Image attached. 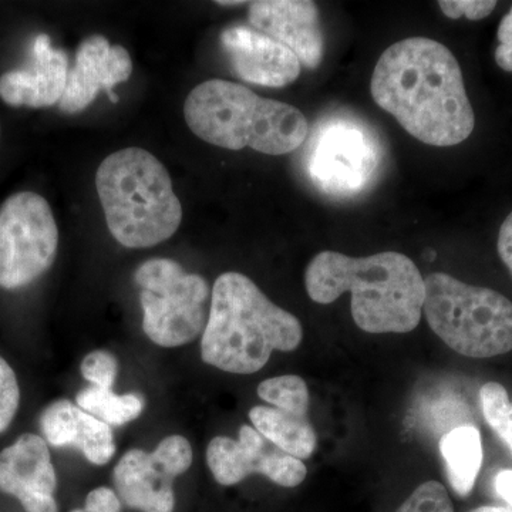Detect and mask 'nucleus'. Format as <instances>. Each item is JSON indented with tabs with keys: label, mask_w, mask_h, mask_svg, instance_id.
Here are the masks:
<instances>
[{
	"label": "nucleus",
	"mask_w": 512,
	"mask_h": 512,
	"mask_svg": "<svg viewBox=\"0 0 512 512\" xmlns=\"http://www.w3.org/2000/svg\"><path fill=\"white\" fill-rule=\"evenodd\" d=\"M370 90L380 109L429 146H457L476 127L460 64L429 37H409L383 52Z\"/></svg>",
	"instance_id": "obj_1"
},
{
	"label": "nucleus",
	"mask_w": 512,
	"mask_h": 512,
	"mask_svg": "<svg viewBox=\"0 0 512 512\" xmlns=\"http://www.w3.org/2000/svg\"><path fill=\"white\" fill-rule=\"evenodd\" d=\"M305 288L320 305L350 292L353 320L373 335L412 332L419 326L426 296L419 268L399 252L365 258L320 252L306 268Z\"/></svg>",
	"instance_id": "obj_2"
},
{
	"label": "nucleus",
	"mask_w": 512,
	"mask_h": 512,
	"mask_svg": "<svg viewBox=\"0 0 512 512\" xmlns=\"http://www.w3.org/2000/svg\"><path fill=\"white\" fill-rule=\"evenodd\" d=\"M302 339L299 319L269 301L248 276L225 272L215 281L201 338L204 363L234 375H252L276 350L293 352Z\"/></svg>",
	"instance_id": "obj_3"
},
{
	"label": "nucleus",
	"mask_w": 512,
	"mask_h": 512,
	"mask_svg": "<svg viewBox=\"0 0 512 512\" xmlns=\"http://www.w3.org/2000/svg\"><path fill=\"white\" fill-rule=\"evenodd\" d=\"M184 117L195 136L227 150L249 147L284 156L308 137V120L301 110L227 80L195 87L185 100Z\"/></svg>",
	"instance_id": "obj_4"
},
{
	"label": "nucleus",
	"mask_w": 512,
	"mask_h": 512,
	"mask_svg": "<svg viewBox=\"0 0 512 512\" xmlns=\"http://www.w3.org/2000/svg\"><path fill=\"white\" fill-rule=\"evenodd\" d=\"M96 188L110 234L123 247H154L180 228L183 207L170 174L143 148L110 154L97 170Z\"/></svg>",
	"instance_id": "obj_5"
},
{
	"label": "nucleus",
	"mask_w": 512,
	"mask_h": 512,
	"mask_svg": "<svg viewBox=\"0 0 512 512\" xmlns=\"http://www.w3.org/2000/svg\"><path fill=\"white\" fill-rule=\"evenodd\" d=\"M423 312L431 330L454 352L488 359L512 350V302L503 293L436 272L424 279Z\"/></svg>",
	"instance_id": "obj_6"
},
{
	"label": "nucleus",
	"mask_w": 512,
	"mask_h": 512,
	"mask_svg": "<svg viewBox=\"0 0 512 512\" xmlns=\"http://www.w3.org/2000/svg\"><path fill=\"white\" fill-rule=\"evenodd\" d=\"M147 338L161 348L187 345L204 332L211 308L208 282L173 259H148L134 275Z\"/></svg>",
	"instance_id": "obj_7"
},
{
	"label": "nucleus",
	"mask_w": 512,
	"mask_h": 512,
	"mask_svg": "<svg viewBox=\"0 0 512 512\" xmlns=\"http://www.w3.org/2000/svg\"><path fill=\"white\" fill-rule=\"evenodd\" d=\"M59 229L49 202L32 191L0 205V288L28 286L52 268Z\"/></svg>",
	"instance_id": "obj_8"
},
{
	"label": "nucleus",
	"mask_w": 512,
	"mask_h": 512,
	"mask_svg": "<svg viewBox=\"0 0 512 512\" xmlns=\"http://www.w3.org/2000/svg\"><path fill=\"white\" fill-rule=\"evenodd\" d=\"M192 464L190 441L170 436L153 453L128 450L113 471V483L121 503L141 512H173V481Z\"/></svg>",
	"instance_id": "obj_9"
},
{
	"label": "nucleus",
	"mask_w": 512,
	"mask_h": 512,
	"mask_svg": "<svg viewBox=\"0 0 512 512\" xmlns=\"http://www.w3.org/2000/svg\"><path fill=\"white\" fill-rule=\"evenodd\" d=\"M379 164L373 137L348 120L329 121L313 138L308 171L320 190L353 195L366 187Z\"/></svg>",
	"instance_id": "obj_10"
},
{
	"label": "nucleus",
	"mask_w": 512,
	"mask_h": 512,
	"mask_svg": "<svg viewBox=\"0 0 512 512\" xmlns=\"http://www.w3.org/2000/svg\"><path fill=\"white\" fill-rule=\"evenodd\" d=\"M207 463L221 485H235L259 474L276 485L293 488L308 476L302 460L279 450L252 426H242L238 440L222 436L212 439L207 447Z\"/></svg>",
	"instance_id": "obj_11"
},
{
	"label": "nucleus",
	"mask_w": 512,
	"mask_h": 512,
	"mask_svg": "<svg viewBox=\"0 0 512 512\" xmlns=\"http://www.w3.org/2000/svg\"><path fill=\"white\" fill-rule=\"evenodd\" d=\"M57 474L46 440L22 434L0 453V493L15 498L25 512H59Z\"/></svg>",
	"instance_id": "obj_12"
},
{
	"label": "nucleus",
	"mask_w": 512,
	"mask_h": 512,
	"mask_svg": "<svg viewBox=\"0 0 512 512\" xmlns=\"http://www.w3.org/2000/svg\"><path fill=\"white\" fill-rule=\"evenodd\" d=\"M131 73L133 62L123 46H111L104 36L87 37L77 49L76 63L67 74L60 110L66 114L82 113L96 100L100 90H106L109 99L117 103L119 97L113 89L127 82Z\"/></svg>",
	"instance_id": "obj_13"
},
{
	"label": "nucleus",
	"mask_w": 512,
	"mask_h": 512,
	"mask_svg": "<svg viewBox=\"0 0 512 512\" xmlns=\"http://www.w3.org/2000/svg\"><path fill=\"white\" fill-rule=\"evenodd\" d=\"M249 23L295 53L308 69H318L325 53L319 9L311 0H256L249 3Z\"/></svg>",
	"instance_id": "obj_14"
},
{
	"label": "nucleus",
	"mask_w": 512,
	"mask_h": 512,
	"mask_svg": "<svg viewBox=\"0 0 512 512\" xmlns=\"http://www.w3.org/2000/svg\"><path fill=\"white\" fill-rule=\"evenodd\" d=\"M221 45L232 70L244 82L281 89L301 74L295 53L258 30L245 26L224 30Z\"/></svg>",
	"instance_id": "obj_15"
},
{
	"label": "nucleus",
	"mask_w": 512,
	"mask_h": 512,
	"mask_svg": "<svg viewBox=\"0 0 512 512\" xmlns=\"http://www.w3.org/2000/svg\"><path fill=\"white\" fill-rule=\"evenodd\" d=\"M69 74V57L53 49L47 35L36 37L32 63L25 69L10 70L0 77V99L13 107L45 109L62 100Z\"/></svg>",
	"instance_id": "obj_16"
},
{
	"label": "nucleus",
	"mask_w": 512,
	"mask_h": 512,
	"mask_svg": "<svg viewBox=\"0 0 512 512\" xmlns=\"http://www.w3.org/2000/svg\"><path fill=\"white\" fill-rule=\"evenodd\" d=\"M43 439L53 447H74L94 466L110 463L116 444L113 430L69 400H56L40 416Z\"/></svg>",
	"instance_id": "obj_17"
},
{
	"label": "nucleus",
	"mask_w": 512,
	"mask_h": 512,
	"mask_svg": "<svg viewBox=\"0 0 512 512\" xmlns=\"http://www.w3.org/2000/svg\"><path fill=\"white\" fill-rule=\"evenodd\" d=\"M249 420L261 436L289 456L306 460L315 451L318 437L308 417L295 416L275 407L255 406L249 412Z\"/></svg>",
	"instance_id": "obj_18"
},
{
	"label": "nucleus",
	"mask_w": 512,
	"mask_h": 512,
	"mask_svg": "<svg viewBox=\"0 0 512 512\" xmlns=\"http://www.w3.org/2000/svg\"><path fill=\"white\" fill-rule=\"evenodd\" d=\"M441 456L446 463L448 483L458 497L473 491L483 466V441L477 427L464 424L448 431L440 440Z\"/></svg>",
	"instance_id": "obj_19"
},
{
	"label": "nucleus",
	"mask_w": 512,
	"mask_h": 512,
	"mask_svg": "<svg viewBox=\"0 0 512 512\" xmlns=\"http://www.w3.org/2000/svg\"><path fill=\"white\" fill-rule=\"evenodd\" d=\"M77 406L84 412L109 424V426H124L136 420L144 409L143 399L137 394L119 396L111 390L90 386L80 390L76 396Z\"/></svg>",
	"instance_id": "obj_20"
},
{
	"label": "nucleus",
	"mask_w": 512,
	"mask_h": 512,
	"mask_svg": "<svg viewBox=\"0 0 512 512\" xmlns=\"http://www.w3.org/2000/svg\"><path fill=\"white\" fill-rule=\"evenodd\" d=\"M258 396L282 412L308 417L309 389L302 377L284 375L266 379L258 386Z\"/></svg>",
	"instance_id": "obj_21"
},
{
	"label": "nucleus",
	"mask_w": 512,
	"mask_h": 512,
	"mask_svg": "<svg viewBox=\"0 0 512 512\" xmlns=\"http://www.w3.org/2000/svg\"><path fill=\"white\" fill-rule=\"evenodd\" d=\"M481 410L488 426L507 444L512 453V403L503 384L485 383L480 389Z\"/></svg>",
	"instance_id": "obj_22"
},
{
	"label": "nucleus",
	"mask_w": 512,
	"mask_h": 512,
	"mask_svg": "<svg viewBox=\"0 0 512 512\" xmlns=\"http://www.w3.org/2000/svg\"><path fill=\"white\" fill-rule=\"evenodd\" d=\"M396 512H454L447 488L439 481L420 484Z\"/></svg>",
	"instance_id": "obj_23"
},
{
	"label": "nucleus",
	"mask_w": 512,
	"mask_h": 512,
	"mask_svg": "<svg viewBox=\"0 0 512 512\" xmlns=\"http://www.w3.org/2000/svg\"><path fill=\"white\" fill-rule=\"evenodd\" d=\"M80 372L87 382L92 383L94 387L111 390L117 372H119V363L116 357L106 350H94L84 357Z\"/></svg>",
	"instance_id": "obj_24"
},
{
	"label": "nucleus",
	"mask_w": 512,
	"mask_h": 512,
	"mask_svg": "<svg viewBox=\"0 0 512 512\" xmlns=\"http://www.w3.org/2000/svg\"><path fill=\"white\" fill-rule=\"evenodd\" d=\"M19 403L18 377L9 363L0 356V434L12 424L18 413Z\"/></svg>",
	"instance_id": "obj_25"
},
{
	"label": "nucleus",
	"mask_w": 512,
	"mask_h": 512,
	"mask_svg": "<svg viewBox=\"0 0 512 512\" xmlns=\"http://www.w3.org/2000/svg\"><path fill=\"white\" fill-rule=\"evenodd\" d=\"M441 12L450 19L481 20L494 12V0H440Z\"/></svg>",
	"instance_id": "obj_26"
},
{
	"label": "nucleus",
	"mask_w": 512,
	"mask_h": 512,
	"mask_svg": "<svg viewBox=\"0 0 512 512\" xmlns=\"http://www.w3.org/2000/svg\"><path fill=\"white\" fill-rule=\"evenodd\" d=\"M498 47L495 49V62L504 72H512V8L498 26Z\"/></svg>",
	"instance_id": "obj_27"
},
{
	"label": "nucleus",
	"mask_w": 512,
	"mask_h": 512,
	"mask_svg": "<svg viewBox=\"0 0 512 512\" xmlns=\"http://www.w3.org/2000/svg\"><path fill=\"white\" fill-rule=\"evenodd\" d=\"M86 512H120L121 501L116 491L107 487H97L87 495L84 503Z\"/></svg>",
	"instance_id": "obj_28"
},
{
	"label": "nucleus",
	"mask_w": 512,
	"mask_h": 512,
	"mask_svg": "<svg viewBox=\"0 0 512 512\" xmlns=\"http://www.w3.org/2000/svg\"><path fill=\"white\" fill-rule=\"evenodd\" d=\"M498 254L512 275V212L505 218L498 235Z\"/></svg>",
	"instance_id": "obj_29"
},
{
	"label": "nucleus",
	"mask_w": 512,
	"mask_h": 512,
	"mask_svg": "<svg viewBox=\"0 0 512 512\" xmlns=\"http://www.w3.org/2000/svg\"><path fill=\"white\" fill-rule=\"evenodd\" d=\"M494 487L497 494L512 508V470H503L495 476Z\"/></svg>",
	"instance_id": "obj_30"
},
{
	"label": "nucleus",
	"mask_w": 512,
	"mask_h": 512,
	"mask_svg": "<svg viewBox=\"0 0 512 512\" xmlns=\"http://www.w3.org/2000/svg\"><path fill=\"white\" fill-rule=\"evenodd\" d=\"M471 512H512V508L497 507V505H484V507H478Z\"/></svg>",
	"instance_id": "obj_31"
},
{
	"label": "nucleus",
	"mask_w": 512,
	"mask_h": 512,
	"mask_svg": "<svg viewBox=\"0 0 512 512\" xmlns=\"http://www.w3.org/2000/svg\"><path fill=\"white\" fill-rule=\"evenodd\" d=\"M245 2H238V0H235V2H217V5H221V6H239V5H244Z\"/></svg>",
	"instance_id": "obj_32"
},
{
	"label": "nucleus",
	"mask_w": 512,
	"mask_h": 512,
	"mask_svg": "<svg viewBox=\"0 0 512 512\" xmlns=\"http://www.w3.org/2000/svg\"><path fill=\"white\" fill-rule=\"evenodd\" d=\"M72 512H86L84 510H73Z\"/></svg>",
	"instance_id": "obj_33"
}]
</instances>
